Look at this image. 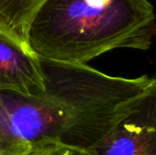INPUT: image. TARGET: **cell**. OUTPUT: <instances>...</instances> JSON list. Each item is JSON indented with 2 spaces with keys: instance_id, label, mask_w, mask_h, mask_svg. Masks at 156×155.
Wrapping results in <instances>:
<instances>
[{
  "instance_id": "6da1fadb",
  "label": "cell",
  "mask_w": 156,
  "mask_h": 155,
  "mask_svg": "<svg viewBox=\"0 0 156 155\" xmlns=\"http://www.w3.org/2000/svg\"><path fill=\"white\" fill-rule=\"evenodd\" d=\"M155 30L149 0H46L27 43L44 60L86 64L114 49L148 50Z\"/></svg>"
},
{
  "instance_id": "7a4b0ae2",
  "label": "cell",
  "mask_w": 156,
  "mask_h": 155,
  "mask_svg": "<svg viewBox=\"0 0 156 155\" xmlns=\"http://www.w3.org/2000/svg\"><path fill=\"white\" fill-rule=\"evenodd\" d=\"M41 60L46 93L63 102L73 115L65 146L88 151L109 131L123 105L140 93L151 78L114 77L86 64Z\"/></svg>"
},
{
  "instance_id": "3957f363",
  "label": "cell",
  "mask_w": 156,
  "mask_h": 155,
  "mask_svg": "<svg viewBox=\"0 0 156 155\" xmlns=\"http://www.w3.org/2000/svg\"><path fill=\"white\" fill-rule=\"evenodd\" d=\"M72 128V112L56 98L0 91L2 143L27 152L48 143L66 145Z\"/></svg>"
},
{
  "instance_id": "277c9868",
  "label": "cell",
  "mask_w": 156,
  "mask_h": 155,
  "mask_svg": "<svg viewBox=\"0 0 156 155\" xmlns=\"http://www.w3.org/2000/svg\"><path fill=\"white\" fill-rule=\"evenodd\" d=\"M88 155H156V77L123 105Z\"/></svg>"
},
{
  "instance_id": "5b68a950",
  "label": "cell",
  "mask_w": 156,
  "mask_h": 155,
  "mask_svg": "<svg viewBox=\"0 0 156 155\" xmlns=\"http://www.w3.org/2000/svg\"><path fill=\"white\" fill-rule=\"evenodd\" d=\"M0 91L45 93L41 60L27 43L0 29Z\"/></svg>"
},
{
  "instance_id": "8992f818",
  "label": "cell",
  "mask_w": 156,
  "mask_h": 155,
  "mask_svg": "<svg viewBox=\"0 0 156 155\" xmlns=\"http://www.w3.org/2000/svg\"><path fill=\"white\" fill-rule=\"evenodd\" d=\"M45 1L46 0H0V29L27 43L30 23Z\"/></svg>"
},
{
  "instance_id": "52a82bcc",
  "label": "cell",
  "mask_w": 156,
  "mask_h": 155,
  "mask_svg": "<svg viewBox=\"0 0 156 155\" xmlns=\"http://www.w3.org/2000/svg\"><path fill=\"white\" fill-rule=\"evenodd\" d=\"M28 155H88L86 151L74 149L62 143H54L41 146L36 149H33Z\"/></svg>"
},
{
  "instance_id": "ba28073f",
  "label": "cell",
  "mask_w": 156,
  "mask_h": 155,
  "mask_svg": "<svg viewBox=\"0 0 156 155\" xmlns=\"http://www.w3.org/2000/svg\"><path fill=\"white\" fill-rule=\"evenodd\" d=\"M29 152L23 151V150L17 149V148H13L10 146L2 143L0 141V155H28Z\"/></svg>"
}]
</instances>
